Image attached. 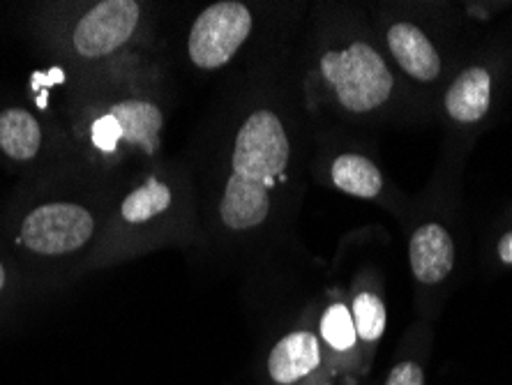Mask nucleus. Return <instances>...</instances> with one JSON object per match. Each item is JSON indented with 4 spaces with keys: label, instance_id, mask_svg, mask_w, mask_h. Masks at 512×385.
Wrapping results in <instances>:
<instances>
[{
    "label": "nucleus",
    "instance_id": "nucleus-1",
    "mask_svg": "<svg viewBox=\"0 0 512 385\" xmlns=\"http://www.w3.org/2000/svg\"><path fill=\"white\" fill-rule=\"evenodd\" d=\"M291 155V137L275 111L256 109L243 120L233 137L231 173L217 208L224 229L245 233L266 224Z\"/></svg>",
    "mask_w": 512,
    "mask_h": 385
},
{
    "label": "nucleus",
    "instance_id": "nucleus-2",
    "mask_svg": "<svg viewBox=\"0 0 512 385\" xmlns=\"http://www.w3.org/2000/svg\"><path fill=\"white\" fill-rule=\"evenodd\" d=\"M164 109L146 95L111 90L81 107L74 120V137L104 169L127 162H150L160 153L164 134Z\"/></svg>",
    "mask_w": 512,
    "mask_h": 385
},
{
    "label": "nucleus",
    "instance_id": "nucleus-3",
    "mask_svg": "<svg viewBox=\"0 0 512 385\" xmlns=\"http://www.w3.org/2000/svg\"><path fill=\"white\" fill-rule=\"evenodd\" d=\"M321 86L337 107L349 113H370L393 93V74L386 60L365 42L326 51L319 58Z\"/></svg>",
    "mask_w": 512,
    "mask_h": 385
},
{
    "label": "nucleus",
    "instance_id": "nucleus-4",
    "mask_svg": "<svg viewBox=\"0 0 512 385\" xmlns=\"http://www.w3.org/2000/svg\"><path fill=\"white\" fill-rule=\"evenodd\" d=\"M100 220L93 206L51 199L30 208L19 224V245L42 259H70L95 243Z\"/></svg>",
    "mask_w": 512,
    "mask_h": 385
},
{
    "label": "nucleus",
    "instance_id": "nucleus-5",
    "mask_svg": "<svg viewBox=\"0 0 512 385\" xmlns=\"http://www.w3.org/2000/svg\"><path fill=\"white\" fill-rule=\"evenodd\" d=\"M143 19L137 0H100L90 3L65 33L67 51L86 63H100L123 51L134 40Z\"/></svg>",
    "mask_w": 512,
    "mask_h": 385
},
{
    "label": "nucleus",
    "instance_id": "nucleus-6",
    "mask_svg": "<svg viewBox=\"0 0 512 385\" xmlns=\"http://www.w3.org/2000/svg\"><path fill=\"white\" fill-rule=\"evenodd\" d=\"M254 17L250 7L238 0H220L208 5L194 19L187 37V56L199 70H220L229 65L247 37L252 35Z\"/></svg>",
    "mask_w": 512,
    "mask_h": 385
},
{
    "label": "nucleus",
    "instance_id": "nucleus-7",
    "mask_svg": "<svg viewBox=\"0 0 512 385\" xmlns=\"http://www.w3.org/2000/svg\"><path fill=\"white\" fill-rule=\"evenodd\" d=\"M173 206V190L167 180L160 176H146L139 185L123 194L118 201L114 220L109 222V229L118 231V240L127 236V231H141L148 224H153L164 217Z\"/></svg>",
    "mask_w": 512,
    "mask_h": 385
},
{
    "label": "nucleus",
    "instance_id": "nucleus-8",
    "mask_svg": "<svg viewBox=\"0 0 512 385\" xmlns=\"http://www.w3.org/2000/svg\"><path fill=\"white\" fill-rule=\"evenodd\" d=\"M321 365L319 337L310 330H296L282 337L268 356V374L277 385H293L312 376Z\"/></svg>",
    "mask_w": 512,
    "mask_h": 385
},
{
    "label": "nucleus",
    "instance_id": "nucleus-9",
    "mask_svg": "<svg viewBox=\"0 0 512 385\" xmlns=\"http://www.w3.org/2000/svg\"><path fill=\"white\" fill-rule=\"evenodd\" d=\"M411 270L418 282L439 284L455 268V243L441 224H423L409 243Z\"/></svg>",
    "mask_w": 512,
    "mask_h": 385
},
{
    "label": "nucleus",
    "instance_id": "nucleus-10",
    "mask_svg": "<svg viewBox=\"0 0 512 385\" xmlns=\"http://www.w3.org/2000/svg\"><path fill=\"white\" fill-rule=\"evenodd\" d=\"M388 47L399 67L418 81H434L441 72V58L427 35L413 24H395L388 30Z\"/></svg>",
    "mask_w": 512,
    "mask_h": 385
},
{
    "label": "nucleus",
    "instance_id": "nucleus-11",
    "mask_svg": "<svg viewBox=\"0 0 512 385\" xmlns=\"http://www.w3.org/2000/svg\"><path fill=\"white\" fill-rule=\"evenodd\" d=\"M492 104V77L485 67H469L446 93V111L457 123H478Z\"/></svg>",
    "mask_w": 512,
    "mask_h": 385
},
{
    "label": "nucleus",
    "instance_id": "nucleus-12",
    "mask_svg": "<svg viewBox=\"0 0 512 385\" xmlns=\"http://www.w3.org/2000/svg\"><path fill=\"white\" fill-rule=\"evenodd\" d=\"M42 125L33 113L12 107L0 111V153L14 162H30L42 150Z\"/></svg>",
    "mask_w": 512,
    "mask_h": 385
},
{
    "label": "nucleus",
    "instance_id": "nucleus-13",
    "mask_svg": "<svg viewBox=\"0 0 512 385\" xmlns=\"http://www.w3.org/2000/svg\"><path fill=\"white\" fill-rule=\"evenodd\" d=\"M330 178H333L337 190L349 196H358V199H374L383 190L381 171L365 155H340L330 166Z\"/></svg>",
    "mask_w": 512,
    "mask_h": 385
},
{
    "label": "nucleus",
    "instance_id": "nucleus-14",
    "mask_svg": "<svg viewBox=\"0 0 512 385\" xmlns=\"http://www.w3.org/2000/svg\"><path fill=\"white\" fill-rule=\"evenodd\" d=\"M351 319L353 326H356L358 339L376 342L386 330V305L374 293H360V296L353 298Z\"/></svg>",
    "mask_w": 512,
    "mask_h": 385
},
{
    "label": "nucleus",
    "instance_id": "nucleus-15",
    "mask_svg": "<svg viewBox=\"0 0 512 385\" xmlns=\"http://www.w3.org/2000/svg\"><path fill=\"white\" fill-rule=\"evenodd\" d=\"M321 339L337 353L351 351L358 342L356 326L346 305H330L321 316Z\"/></svg>",
    "mask_w": 512,
    "mask_h": 385
},
{
    "label": "nucleus",
    "instance_id": "nucleus-16",
    "mask_svg": "<svg viewBox=\"0 0 512 385\" xmlns=\"http://www.w3.org/2000/svg\"><path fill=\"white\" fill-rule=\"evenodd\" d=\"M386 385H425V374L418 362H399V365L390 372Z\"/></svg>",
    "mask_w": 512,
    "mask_h": 385
},
{
    "label": "nucleus",
    "instance_id": "nucleus-17",
    "mask_svg": "<svg viewBox=\"0 0 512 385\" xmlns=\"http://www.w3.org/2000/svg\"><path fill=\"white\" fill-rule=\"evenodd\" d=\"M499 256H501V261L506 263V266H512V231L501 238Z\"/></svg>",
    "mask_w": 512,
    "mask_h": 385
},
{
    "label": "nucleus",
    "instance_id": "nucleus-18",
    "mask_svg": "<svg viewBox=\"0 0 512 385\" xmlns=\"http://www.w3.org/2000/svg\"><path fill=\"white\" fill-rule=\"evenodd\" d=\"M5 284H7V273H5V266H3V263H0V291L5 289Z\"/></svg>",
    "mask_w": 512,
    "mask_h": 385
}]
</instances>
